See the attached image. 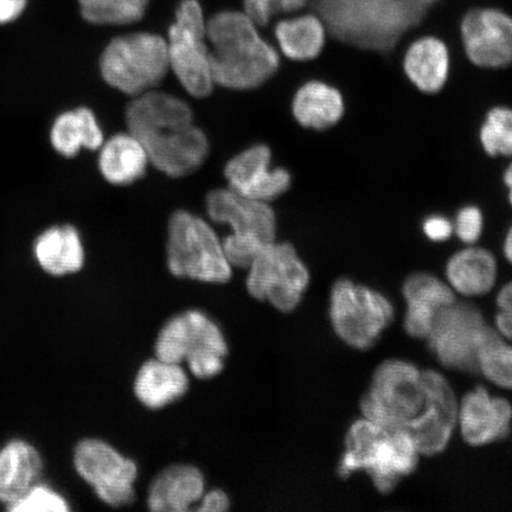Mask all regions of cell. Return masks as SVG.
<instances>
[{
  "instance_id": "6da1fadb",
  "label": "cell",
  "mask_w": 512,
  "mask_h": 512,
  "mask_svg": "<svg viewBox=\"0 0 512 512\" xmlns=\"http://www.w3.org/2000/svg\"><path fill=\"white\" fill-rule=\"evenodd\" d=\"M459 401L445 376L414 363L380 364L361 399L363 418L388 431L411 435L421 456H437L452 438Z\"/></svg>"
},
{
  "instance_id": "7a4b0ae2",
  "label": "cell",
  "mask_w": 512,
  "mask_h": 512,
  "mask_svg": "<svg viewBox=\"0 0 512 512\" xmlns=\"http://www.w3.org/2000/svg\"><path fill=\"white\" fill-rule=\"evenodd\" d=\"M128 132L143 144L150 163L166 176L192 174L206 162L209 142L190 106L158 89L136 96L126 110Z\"/></svg>"
},
{
  "instance_id": "3957f363",
  "label": "cell",
  "mask_w": 512,
  "mask_h": 512,
  "mask_svg": "<svg viewBox=\"0 0 512 512\" xmlns=\"http://www.w3.org/2000/svg\"><path fill=\"white\" fill-rule=\"evenodd\" d=\"M215 85L251 91L277 73L280 57L245 12L222 11L207 22Z\"/></svg>"
},
{
  "instance_id": "277c9868",
  "label": "cell",
  "mask_w": 512,
  "mask_h": 512,
  "mask_svg": "<svg viewBox=\"0 0 512 512\" xmlns=\"http://www.w3.org/2000/svg\"><path fill=\"white\" fill-rule=\"evenodd\" d=\"M329 34L361 49L388 51L418 24L425 8L412 0H311Z\"/></svg>"
},
{
  "instance_id": "5b68a950",
  "label": "cell",
  "mask_w": 512,
  "mask_h": 512,
  "mask_svg": "<svg viewBox=\"0 0 512 512\" xmlns=\"http://www.w3.org/2000/svg\"><path fill=\"white\" fill-rule=\"evenodd\" d=\"M421 454L406 432L388 431L366 418L349 428L338 475L348 478L364 471L377 491L390 494L403 477L412 475Z\"/></svg>"
},
{
  "instance_id": "8992f818",
  "label": "cell",
  "mask_w": 512,
  "mask_h": 512,
  "mask_svg": "<svg viewBox=\"0 0 512 512\" xmlns=\"http://www.w3.org/2000/svg\"><path fill=\"white\" fill-rule=\"evenodd\" d=\"M206 207L211 220L230 228L222 243L233 267L248 268L261 249L277 238V217L270 203L224 188L209 192Z\"/></svg>"
},
{
  "instance_id": "52a82bcc",
  "label": "cell",
  "mask_w": 512,
  "mask_h": 512,
  "mask_svg": "<svg viewBox=\"0 0 512 512\" xmlns=\"http://www.w3.org/2000/svg\"><path fill=\"white\" fill-rule=\"evenodd\" d=\"M168 267L177 278L224 284L232 278L233 266L222 240L210 224L187 210L171 215L168 227Z\"/></svg>"
},
{
  "instance_id": "ba28073f",
  "label": "cell",
  "mask_w": 512,
  "mask_h": 512,
  "mask_svg": "<svg viewBox=\"0 0 512 512\" xmlns=\"http://www.w3.org/2000/svg\"><path fill=\"white\" fill-rule=\"evenodd\" d=\"M100 70L108 85L132 98L155 91L170 70L168 42L151 32L115 37L101 55Z\"/></svg>"
},
{
  "instance_id": "9c48e42d",
  "label": "cell",
  "mask_w": 512,
  "mask_h": 512,
  "mask_svg": "<svg viewBox=\"0 0 512 512\" xmlns=\"http://www.w3.org/2000/svg\"><path fill=\"white\" fill-rule=\"evenodd\" d=\"M159 360L188 362L192 375L207 380L219 375L228 345L219 325L201 311H187L171 318L160 330L156 345Z\"/></svg>"
},
{
  "instance_id": "30bf717a",
  "label": "cell",
  "mask_w": 512,
  "mask_h": 512,
  "mask_svg": "<svg viewBox=\"0 0 512 512\" xmlns=\"http://www.w3.org/2000/svg\"><path fill=\"white\" fill-rule=\"evenodd\" d=\"M394 306L382 293L339 279L332 286L330 318L336 335L349 347L368 350L393 323Z\"/></svg>"
},
{
  "instance_id": "8fae6325",
  "label": "cell",
  "mask_w": 512,
  "mask_h": 512,
  "mask_svg": "<svg viewBox=\"0 0 512 512\" xmlns=\"http://www.w3.org/2000/svg\"><path fill=\"white\" fill-rule=\"evenodd\" d=\"M166 42L170 69L185 91L197 99L213 93L207 21L198 0H182Z\"/></svg>"
},
{
  "instance_id": "7c38bea8",
  "label": "cell",
  "mask_w": 512,
  "mask_h": 512,
  "mask_svg": "<svg viewBox=\"0 0 512 512\" xmlns=\"http://www.w3.org/2000/svg\"><path fill=\"white\" fill-rule=\"evenodd\" d=\"M496 334L477 306L456 300L437 313L426 341L444 367L476 374L479 351Z\"/></svg>"
},
{
  "instance_id": "4fadbf2b",
  "label": "cell",
  "mask_w": 512,
  "mask_h": 512,
  "mask_svg": "<svg viewBox=\"0 0 512 512\" xmlns=\"http://www.w3.org/2000/svg\"><path fill=\"white\" fill-rule=\"evenodd\" d=\"M247 290L281 312L302 302L310 272L291 243L274 241L262 248L248 266Z\"/></svg>"
},
{
  "instance_id": "5bb4252c",
  "label": "cell",
  "mask_w": 512,
  "mask_h": 512,
  "mask_svg": "<svg viewBox=\"0 0 512 512\" xmlns=\"http://www.w3.org/2000/svg\"><path fill=\"white\" fill-rule=\"evenodd\" d=\"M74 466L79 476L92 486L96 496L113 508L134 501L133 484L138 476L136 463L99 439H83L74 450Z\"/></svg>"
},
{
  "instance_id": "9a60e30c",
  "label": "cell",
  "mask_w": 512,
  "mask_h": 512,
  "mask_svg": "<svg viewBox=\"0 0 512 512\" xmlns=\"http://www.w3.org/2000/svg\"><path fill=\"white\" fill-rule=\"evenodd\" d=\"M467 59L478 68L504 69L512 64V16L501 9L467 11L460 23Z\"/></svg>"
},
{
  "instance_id": "2e32d148",
  "label": "cell",
  "mask_w": 512,
  "mask_h": 512,
  "mask_svg": "<svg viewBox=\"0 0 512 512\" xmlns=\"http://www.w3.org/2000/svg\"><path fill=\"white\" fill-rule=\"evenodd\" d=\"M272 152L266 145H254L230 159L224 176L228 188L252 200L271 203L292 184L290 172L271 166Z\"/></svg>"
},
{
  "instance_id": "e0dca14e",
  "label": "cell",
  "mask_w": 512,
  "mask_h": 512,
  "mask_svg": "<svg viewBox=\"0 0 512 512\" xmlns=\"http://www.w3.org/2000/svg\"><path fill=\"white\" fill-rule=\"evenodd\" d=\"M512 406L508 400L492 396L479 386L459 401L457 426L467 444L485 446L508 437Z\"/></svg>"
},
{
  "instance_id": "ac0fdd59",
  "label": "cell",
  "mask_w": 512,
  "mask_h": 512,
  "mask_svg": "<svg viewBox=\"0 0 512 512\" xmlns=\"http://www.w3.org/2000/svg\"><path fill=\"white\" fill-rule=\"evenodd\" d=\"M402 294L407 304L403 328L416 339H426L437 313L457 300L450 285L426 272L409 275Z\"/></svg>"
},
{
  "instance_id": "d6986e66",
  "label": "cell",
  "mask_w": 512,
  "mask_h": 512,
  "mask_svg": "<svg viewBox=\"0 0 512 512\" xmlns=\"http://www.w3.org/2000/svg\"><path fill=\"white\" fill-rule=\"evenodd\" d=\"M402 68L409 82L419 92L438 94L450 78V49L439 37L422 36L407 48Z\"/></svg>"
},
{
  "instance_id": "ffe728a7",
  "label": "cell",
  "mask_w": 512,
  "mask_h": 512,
  "mask_svg": "<svg viewBox=\"0 0 512 512\" xmlns=\"http://www.w3.org/2000/svg\"><path fill=\"white\" fill-rule=\"evenodd\" d=\"M44 460L40 451L23 439H12L0 448V503L5 507L41 482Z\"/></svg>"
},
{
  "instance_id": "44dd1931",
  "label": "cell",
  "mask_w": 512,
  "mask_h": 512,
  "mask_svg": "<svg viewBox=\"0 0 512 512\" xmlns=\"http://www.w3.org/2000/svg\"><path fill=\"white\" fill-rule=\"evenodd\" d=\"M206 489L202 472L191 465H172L153 479L147 505L152 511L184 512L201 502Z\"/></svg>"
},
{
  "instance_id": "7402d4cb",
  "label": "cell",
  "mask_w": 512,
  "mask_h": 512,
  "mask_svg": "<svg viewBox=\"0 0 512 512\" xmlns=\"http://www.w3.org/2000/svg\"><path fill=\"white\" fill-rule=\"evenodd\" d=\"M498 265L489 249L470 245L451 256L446 266L448 285L464 297H480L494 288Z\"/></svg>"
},
{
  "instance_id": "603a6c76",
  "label": "cell",
  "mask_w": 512,
  "mask_h": 512,
  "mask_svg": "<svg viewBox=\"0 0 512 512\" xmlns=\"http://www.w3.org/2000/svg\"><path fill=\"white\" fill-rule=\"evenodd\" d=\"M292 112L297 123L309 130H330L344 117V96L329 83L317 80L306 82L294 95Z\"/></svg>"
},
{
  "instance_id": "cb8c5ba5",
  "label": "cell",
  "mask_w": 512,
  "mask_h": 512,
  "mask_svg": "<svg viewBox=\"0 0 512 512\" xmlns=\"http://www.w3.org/2000/svg\"><path fill=\"white\" fill-rule=\"evenodd\" d=\"M38 266L53 277L78 273L85 265V248L81 236L72 226L51 227L34 243Z\"/></svg>"
},
{
  "instance_id": "d4e9b609",
  "label": "cell",
  "mask_w": 512,
  "mask_h": 512,
  "mask_svg": "<svg viewBox=\"0 0 512 512\" xmlns=\"http://www.w3.org/2000/svg\"><path fill=\"white\" fill-rule=\"evenodd\" d=\"M188 389V375L181 364L159 358L145 362L134 382V394L151 409L163 408L183 398Z\"/></svg>"
},
{
  "instance_id": "484cf974",
  "label": "cell",
  "mask_w": 512,
  "mask_h": 512,
  "mask_svg": "<svg viewBox=\"0 0 512 512\" xmlns=\"http://www.w3.org/2000/svg\"><path fill=\"white\" fill-rule=\"evenodd\" d=\"M99 150L101 175L114 185H128L139 181L150 164L145 147L130 132L108 139Z\"/></svg>"
},
{
  "instance_id": "4316f807",
  "label": "cell",
  "mask_w": 512,
  "mask_h": 512,
  "mask_svg": "<svg viewBox=\"0 0 512 512\" xmlns=\"http://www.w3.org/2000/svg\"><path fill=\"white\" fill-rule=\"evenodd\" d=\"M328 34L323 19L317 14L287 18L275 27L281 53L297 62L317 59L324 50Z\"/></svg>"
},
{
  "instance_id": "83f0119b",
  "label": "cell",
  "mask_w": 512,
  "mask_h": 512,
  "mask_svg": "<svg viewBox=\"0 0 512 512\" xmlns=\"http://www.w3.org/2000/svg\"><path fill=\"white\" fill-rule=\"evenodd\" d=\"M50 140L55 151L66 158L75 157L82 149L99 150L105 142L95 114L85 107L57 117L51 127Z\"/></svg>"
},
{
  "instance_id": "f1b7e54d",
  "label": "cell",
  "mask_w": 512,
  "mask_h": 512,
  "mask_svg": "<svg viewBox=\"0 0 512 512\" xmlns=\"http://www.w3.org/2000/svg\"><path fill=\"white\" fill-rule=\"evenodd\" d=\"M150 0H79L85 21L95 25H130L145 15Z\"/></svg>"
},
{
  "instance_id": "f546056e",
  "label": "cell",
  "mask_w": 512,
  "mask_h": 512,
  "mask_svg": "<svg viewBox=\"0 0 512 512\" xmlns=\"http://www.w3.org/2000/svg\"><path fill=\"white\" fill-rule=\"evenodd\" d=\"M479 142L491 158H512V107L496 106L486 113Z\"/></svg>"
},
{
  "instance_id": "4dcf8cb0",
  "label": "cell",
  "mask_w": 512,
  "mask_h": 512,
  "mask_svg": "<svg viewBox=\"0 0 512 512\" xmlns=\"http://www.w3.org/2000/svg\"><path fill=\"white\" fill-rule=\"evenodd\" d=\"M478 373L495 386L512 390V345L498 332L479 351Z\"/></svg>"
},
{
  "instance_id": "1f68e13d",
  "label": "cell",
  "mask_w": 512,
  "mask_h": 512,
  "mask_svg": "<svg viewBox=\"0 0 512 512\" xmlns=\"http://www.w3.org/2000/svg\"><path fill=\"white\" fill-rule=\"evenodd\" d=\"M6 510L10 512H68L69 503L60 492H57L50 485L38 482L18 499L8 505Z\"/></svg>"
},
{
  "instance_id": "d6a6232c",
  "label": "cell",
  "mask_w": 512,
  "mask_h": 512,
  "mask_svg": "<svg viewBox=\"0 0 512 512\" xmlns=\"http://www.w3.org/2000/svg\"><path fill=\"white\" fill-rule=\"evenodd\" d=\"M310 3L311 0H243V12L258 27H265L272 17L293 14Z\"/></svg>"
},
{
  "instance_id": "836d02e7",
  "label": "cell",
  "mask_w": 512,
  "mask_h": 512,
  "mask_svg": "<svg viewBox=\"0 0 512 512\" xmlns=\"http://www.w3.org/2000/svg\"><path fill=\"white\" fill-rule=\"evenodd\" d=\"M454 234L465 245H476L484 230V215L477 206H465L457 213L453 222Z\"/></svg>"
},
{
  "instance_id": "e575fe53",
  "label": "cell",
  "mask_w": 512,
  "mask_h": 512,
  "mask_svg": "<svg viewBox=\"0 0 512 512\" xmlns=\"http://www.w3.org/2000/svg\"><path fill=\"white\" fill-rule=\"evenodd\" d=\"M422 232L428 240L445 242L454 234L453 222L444 215L433 214L422 222Z\"/></svg>"
},
{
  "instance_id": "d590c367",
  "label": "cell",
  "mask_w": 512,
  "mask_h": 512,
  "mask_svg": "<svg viewBox=\"0 0 512 512\" xmlns=\"http://www.w3.org/2000/svg\"><path fill=\"white\" fill-rule=\"evenodd\" d=\"M201 505L197 508L201 512H223L229 509V498L222 490H211L203 495Z\"/></svg>"
},
{
  "instance_id": "8d00e7d4",
  "label": "cell",
  "mask_w": 512,
  "mask_h": 512,
  "mask_svg": "<svg viewBox=\"0 0 512 512\" xmlns=\"http://www.w3.org/2000/svg\"><path fill=\"white\" fill-rule=\"evenodd\" d=\"M28 0H0V25L14 22L27 6Z\"/></svg>"
},
{
  "instance_id": "74e56055",
  "label": "cell",
  "mask_w": 512,
  "mask_h": 512,
  "mask_svg": "<svg viewBox=\"0 0 512 512\" xmlns=\"http://www.w3.org/2000/svg\"><path fill=\"white\" fill-rule=\"evenodd\" d=\"M497 306L499 311H504L512 316V281L505 285L497 296Z\"/></svg>"
},
{
  "instance_id": "f35d334b",
  "label": "cell",
  "mask_w": 512,
  "mask_h": 512,
  "mask_svg": "<svg viewBox=\"0 0 512 512\" xmlns=\"http://www.w3.org/2000/svg\"><path fill=\"white\" fill-rule=\"evenodd\" d=\"M503 182L505 187H507L508 189V201L510 203V206L512 207V162L504 171Z\"/></svg>"
},
{
  "instance_id": "ab89813d",
  "label": "cell",
  "mask_w": 512,
  "mask_h": 512,
  "mask_svg": "<svg viewBox=\"0 0 512 512\" xmlns=\"http://www.w3.org/2000/svg\"><path fill=\"white\" fill-rule=\"evenodd\" d=\"M503 252L505 258H507V260L512 265V226L509 228L507 235H505Z\"/></svg>"
},
{
  "instance_id": "60d3db41",
  "label": "cell",
  "mask_w": 512,
  "mask_h": 512,
  "mask_svg": "<svg viewBox=\"0 0 512 512\" xmlns=\"http://www.w3.org/2000/svg\"><path fill=\"white\" fill-rule=\"evenodd\" d=\"M412 2L419 4L422 6V8L427 9L428 6L434 4L435 2H438V0H412Z\"/></svg>"
}]
</instances>
